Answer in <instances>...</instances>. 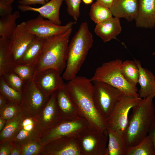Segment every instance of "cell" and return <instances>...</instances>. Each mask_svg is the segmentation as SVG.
I'll use <instances>...</instances> for the list:
<instances>
[{
	"label": "cell",
	"instance_id": "cell-25",
	"mask_svg": "<svg viewBox=\"0 0 155 155\" xmlns=\"http://www.w3.org/2000/svg\"><path fill=\"white\" fill-rule=\"evenodd\" d=\"M15 63L12 58L9 39L0 38V77L12 70Z\"/></svg>",
	"mask_w": 155,
	"mask_h": 155
},
{
	"label": "cell",
	"instance_id": "cell-7",
	"mask_svg": "<svg viewBox=\"0 0 155 155\" xmlns=\"http://www.w3.org/2000/svg\"><path fill=\"white\" fill-rule=\"evenodd\" d=\"M92 82L94 105L99 113L106 119L123 94L118 89L108 84L99 81Z\"/></svg>",
	"mask_w": 155,
	"mask_h": 155
},
{
	"label": "cell",
	"instance_id": "cell-47",
	"mask_svg": "<svg viewBox=\"0 0 155 155\" xmlns=\"http://www.w3.org/2000/svg\"><path fill=\"white\" fill-rule=\"evenodd\" d=\"M152 54L153 55H155V52H153Z\"/></svg>",
	"mask_w": 155,
	"mask_h": 155
},
{
	"label": "cell",
	"instance_id": "cell-48",
	"mask_svg": "<svg viewBox=\"0 0 155 155\" xmlns=\"http://www.w3.org/2000/svg\"><path fill=\"white\" fill-rule=\"evenodd\" d=\"M154 75H155V74Z\"/></svg>",
	"mask_w": 155,
	"mask_h": 155
},
{
	"label": "cell",
	"instance_id": "cell-18",
	"mask_svg": "<svg viewBox=\"0 0 155 155\" xmlns=\"http://www.w3.org/2000/svg\"><path fill=\"white\" fill-rule=\"evenodd\" d=\"M138 11L135 20L136 26L152 28L155 26V0H138Z\"/></svg>",
	"mask_w": 155,
	"mask_h": 155
},
{
	"label": "cell",
	"instance_id": "cell-6",
	"mask_svg": "<svg viewBox=\"0 0 155 155\" xmlns=\"http://www.w3.org/2000/svg\"><path fill=\"white\" fill-rule=\"evenodd\" d=\"M88 128L84 117L78 116L71 120H61L52 127L42 133L39 141L43 145L63 137H77Z\"/></svg>",
	"mask_w": 155,
	"mask_h": 155
},
{
	"label": "cell",
	"instance_id": "cell-28",
	"mask_svg": "<svg viewBox=\"0 0 155 155\" xmlns=\"http://www.w3.org/2000/svg\"><path fill=\"white\" fill-rule=\"evenodd\" d=\"M20 17L18 11H16L11 14L0 19V36L9 39L16 29L17 25L16 21Z\"/></svg>",
	"mask_w": 155,
	"mask_h": 155
},
{
	"label": "cell",
	"instance_id": "cell-26",
	"mask_svg": "<svg viewBox=\"0 0 155 155\" xmlns=\"http://www.w3.org/2000/svg\"><path fill=\"white\" fill-rule=\"evenodd\" d=\"M24 116L21 113L7 121L5 125L0 132V143L12 140L20 129Z\"/></svg>",
	"mask_w": 155,
	"mask_h": 155
},
{
	"label": "cell",
	"instance_id": "cell-14",
	"mask_svg": "<svg viewBox=\"0 0 155 155\" xmlns=\"http://www.w3.org/2000/svg\"><path fill=\"white\" fill-rule=\"evenodd\" d=\"M37 128L42 133L61 120L55 92L52 94L35 118Z\"/></svg>",
	"mask_w": 155,
	"mask_h": 155
},
{
	"label": "cell",
	"instance_id": "cell-17",
	"mask_svg": "<svg viewBox=\"0 0 155 155\" xmlns=\"http://www.w3.org/2000/svg\"><path fill=\"white\" fill-rule=\"evenodd\" d=\"M63 1L51 0L38 8L21 5H19L17 7L22 11H32L38 12L44 18L51 20L56 24L61 25V22L59 18V10Z\"/></svg>",
	"mask_w": 155,
	"mask_h": 155
},
{
	"label": "cell",
	"instance_id": "cell-44",
	"mask_svg": "<svg viewBox=\"0 0 155 155\" xmlns=\"http://www.w3.org/2000/svg\"><path fill=\"white\" fill-rule=\"evenodd\" d=\"M7 122L5 120L0 117V132L4 127Z\"/></svg>",
	"mask_w": 155,
	"mask_h": 155
},
{
	"label": "cell",
	"instance_id": "cell-29",
	"mask_svg": "<svg viewBox=\"0 0 155 155\" xmlns=\"http://www.w3.org/2000/svg\"><path fill=\"white\" fill-rule=\"evenodd\" d=\"M120 70L123 75L129 83L132 85L136 86L138 82L139 71L135 61L127 60L123 62Z\"/></svg>",
	"mask_w": 155,
	"mask_h": 155
},
{
	"label": "cell",
	"instance_id": "cell-11",
	"mask_svg": "<svg viewBox=\"0 0 155 155\" xmlns=\"http://www.w3.org/2000/svg\"><path fill=\"white\" fill-rule=\"evenodd\" d=\"M44 18L39 15L36 18L28 20L25 22L30 32L36 36L44 39L63 33L72 28L76 23V21H75L61 26Z\"/></svg>",
	"mask_w": 155,
	"mask_h": 155
},
{
	"label": "cell",
	"instance_id": "cell-5",
	"mask_svg": "<svg viewBox=\"0 0 155 155\" xmlns=\"http://www.w3.org/2000/svg\"><path fill=\"white\" fill-rule=\"evenodd\" d=\"M123 62L119 59L104 62L96 69L90 79L92 82L106 83L119 90L124 95L139 97L136 86L132 85L121 74L120 68Z\"/></svg>",
	"mask_w": 155,
	"mask_h": 155
},
{
	"label": "cell",
	"instance_id": "cell-23",
	"mask_svg": "<svg viewBox=\"0 0 155 155\" xmlns=\"http://www.w3.org/2000/svg\"><path fill=\"white\" fill-rule=\"evenodd\" d=\"M108 141L106 155H125L127 148L123 132L107 127Z\"/></svg>",
	"mask_w": 155,
	"mask_h": 155
},
{
	"label": "cell",
	"instance_id": "cell-33",
	"mask_svg": "<svg viewBox=\"0 0 155 155\" xmlns=\"http://www.w3.org/2000/svg\"><path fill=\"white\" fill-rule=\"evenodd\" d=\"M1 76L7 84L22 93L26 83L17 74L11 71L5 73Z\"/></svg>",
	"mask_w": 155,
	"mask_h": 155
},
{
	"label": "cell",
	"instance_id": "cell-3",
	"mask_svg": "<svg viewBox=\"0 0 155 155\" xmlns=\"http://www.w3.org/2000/svg\"><path fill=\"white\" fill-rule=\"evenodd\" d=\"M93 42L87 23L82 22L68 45L66 65L62 76L64 80L69 81L77 76Z\"/></svg>",
	"mask_w": 155,
	"mask_h": 155
},
{
	"label": "cell",
	"instance_id": "cell-1",
	"mask_svg": "<svg viewBox=\"0 0 155 155\" xmlns=\"http://www.w3.org/2000/svg\"><path fill=\"white\" fill-rule=\"evenodd\" d=\"M65 86L78 115L86 119L88 128L106 131V119L99 113L94 105V85L90 79L84 76H76L68 81Z\"/></svg>",
	"mask_w": 155,
	"mask_h": 155
},
{
	"label": "cell",
	"instance_id": "cell-16",
	"mask_svg": "<svg viewBox=\"0 0 155 155\" xmlns=\"http://www.w3.org/2000/svg\"><path fill=\"white\" fill-rule=\"evenodd\" d=\"M42 135L36 127L35 119L24 116L20 130L12 140L15 144L22 146L39 140Z\"/></svg>",
	"mask_w": 155,
	"mask_h": 155
},
{
	"label": "cell",
	"instance_id": "cell-27",
	"mask_svg": "<svg viewBox=\"0 0 155 155\" xmlns=\"http://www.w3.org/2000/svg\"><path fill=\"white\" fill-rule=\"evenodd\" d=\"M125 155H155L154 143L150 136L148 134L137 144L127 147Z\"/></svg>",
	"mask_w": 155,
	"mask_h": 155
},
{
	"label": "cell",
	"instance_id": "cell-32",
	"mask_svg": "<svg viewBox=\"0 0 155 155\" xmlns=\"http://www.w3.org/2000/svg\"><path fill=\"white\" fill-rule=\"evenodd\" d=\"M0 93L9 101L20 105L22 100V93L9 86L0 77Z\"/></svg>",
	"mask_w": 155,
	"mask_h": 155
},
{
	"label": "cell",
	"instance_id": "cell-13",
	"mask_svg": "<svg viewBox=\"0 0 155 155\" xmlns=\"http://www.w3.org/2000/svg\"><path fill=\"white\" fill-rule=\"evenodd\" d=\"M36 36L30 32L26 22L18 24L9 38L11 53L14 62H17Z\"/></svg>",
	"mask_w": 155,
	"mask_h": 155
},
{
	"label": "cell",
	"instance_id": "cell-21",
	"mask_svg": "<svg viewBox=\"0 0 155 155\" xmlns=\"http://www.w3.org/2000/svg\"><path fill=\"white\" fill-rule=\"evenodd\" d=\"M138 67L139 76L138 83L140 88L138 92L139 97L144 98L155 96V76L149 70L142 67L140 61L134 59Z\"/></svg>",
	"mask_w": 155,
	"mask_h": 155
},
{
	"label": "cell",
	"instance_id": "cell-34",
	"mask_svg": "<svg viewBox=\"0 0 155 155\" xmlns=\"http://www.w3.org/2000/svg\"><path fill=\"white\" fill-rule=\"evenodd\" d=\"M21 113L20 104L9 101L4 107L0 109V117L7 121Z\"/></svg>",
	"mask_w": 155,
	"mask_h": 155
},
{
	"label": "cell",
	"instance_id": "cell-37",
	"mask_svg": "<svg viewBox=\"0 0 155 155\" xmlns=\"http://www.w3.org/2000/svg\"><path fill=\"white\" fill-rule=\"evenodd\" d=\"M14 145L12 140L5 141L0 143V155H10Z\"/></svg>",
	"mask_w": 155,
	"mask_h": 155
},
{
	"label": "cell",
	"instance_id": "cell-40",
	"mask_svg": "<svg viewBox=\"0 0 155 155\" xmlns=\"http://www.w3.org/2000/svg\"><path fill=\"white\" fill-rule=\"evenodd\" d=\"M10 155H22L21 146L14 143Z\"/></svg>",
	"mask_w": 155,
	"mask_h": 155
},
{
	"label": "cell",
	"instance_id": "cell-39",
	"mask_svg": "<svg viewBox=\"0 0 155 155\" xmlns=\"http://www.w3.org/2000/svg\"><path fill=\"white\" fill-rule=\"evenodd\" d=\"M49 0H19L18 3L20 5H31L40 4L43 5L49 1Z\"/></svg>",
	"mask_w": 155,
	"mask_h": 155
},
{
	"label": "cell",
	"instance_id": "cell-8",
	"mask_svg": "<svg viewBox=\"0 0 155 155\" xmlns=\"http://www.w3.org/2000/svg\"><path fill=\"white\" fill-rule=\"evenodd\" d=\"M77 138L81 155H106L108 139L106 130L88 128Z\"/></svg>",
	"mask_w": 155,
	"mask_h": 155
},
{
	"label": "cell",
	"instance_id": "cell-4",
	"mask_svg": "<svg viewBox=\"0 0 155 155\" xmlns=\"http://www.w3.org/2000/svg\"><path fill=\"white\" fill-rule=\"evenodd\" d=\"M71 28L66 32L46 39L42 55L35 65V71L53 69L61 74L65 69Z\"/></svg>",
	"mask_w": 155,
	"mask_h": 155
},
{
	"label": "cell",
	"instance_id": "cell-31",
	"mask_svg": "<svg viewBox=\"0 0 155 155\" xmlns=\"http://www.w3.org/2000/svg\"><path fill=\"white\" fill-rule=\"evenodd\" d=\"M12 71L26 83L33 79L35 72V66L30 64L15 63Z\"/></svg>",
	"mask_w": 155,
	"mask_h": 155
},
{
	"label": "cell",
	"instance_id": "cell-2",
	"mask_svg": "<svg viewBox=\"0 0 155 155\" xmlns=\"http://www.w3.org/2000/svg\"><path fill=\"white\" fill-rule=\"evenodd\" d=\"M154 97L142 98L132 108L126 127L123 132L127 147L135 146L148 135L150 127L155 121Z\"/></svg>",
	"mask_w": 155,
	"mask_h": 155
},
{
	"label": "cell",
	"instance_id": "cell-42",
	"mask_svg": "<svg viewBox=\"0 0 155 155\" xmlns=\"http://www.w3.org/2000/svg\"><path fill=\"white\" fill-rule=\"evenodd\" d=\"M148 134L150 136L152 140L155 150V121L150 129Z\"/></svg>",
	"mask_w": 155,
	"mask_h": 155
},
{
	"label": "cell",
	"instance_id": "cell-10",
	"mask_svg": "<svg viewBox=\"0 0 155 155\" xmlns=\"http://www.w3.org/2000/svg\"><path fill=\"white\" fill-rule=\"evenodd\" d=\"M142 99L139 97L123 94L106 119L107 127L113 130L124 132L127 124L130 110Z\"/></svg>",
	"mask_w": 155,
	"mask_h": 155
},
{
	"label": "cell",
	"instance_id": "cell-35",
	"mask_svg": "<svg viewBox=\"0 0 155 155\" xmlns=\"http://www.w3.org/2000/svg\"><path fill=\"white\" fill-rule=\"evenodd\" d=\"M43 146L39 140L28 143L21 146L22 155H40Z\"/></svg>",
	"mask_w": 155,
	"mask_h": 155
},
{
	"label": "cell",
	"instance_id": "cell-22",
	"mask_svg": "<svg viewBox=\"0 0 155 155\" xmlns=\"http://www.w3.org/2000/svg\"><path fill=\"white\" fill-rule=\"evenodd\" d=\"M121 31L119 18L115 17L97 24L94 30L95 33L104 42L116 38Z\"/></svg>",
	"mask_w": 155,
	"mask_h": 155
},
{
	"label": "cell",
	"instance_id": "cell-9",
	"mask_svg": "<svg viewBox=\"0 0 155 155\" xmlns=\"http://www.w3.org/2000/svg\"><path fill=\"white\" fill-rule=\"evenodd\" d=\"M50 97L43 93L33 80L26 83L22 93L21 113L24 117L35 118Z\"/></svg>",
	"mask_w": 155,
	"mask_h": 155
},
{
	"label": "cell",
	"instance_id": "cell-24",
	"mask_svg": "<svg viewBox=\"0 0 155 155\" xmlns=\"http://www.w3.org/2000/svg\"><path fill=\"white\" fill-rule=\"evenodd\" d=\"M45 41L46 39L35 36L17 62L35 66L42 53Z\"/></svg>",
	"mask_w": 155,
	"mask_h": 155
},
{
	"label": "cell",
	"instance_id": "cell-30",
	"mask_svg": "<svg viewBox=\"0 0 155 155\" xmlns=\"http://www.w3.org/2000/svg\"><path fill=\"white\" fill-rule=\"evenodd\" d=\"M89 15L91 20L96 24L112 17L113 16L109 8L97 1L92 5Z\"/></svg>",
	"mask_w": 155,
	"mask_h": 155
},
{
	"label": "cell",
	"instance_id": "cell-46",
	"mask_svg": "<svg viewBox=\"0 0 155 155\" xmlns=\"http://www.w3.org/2000/svg\"><path fill=\"white\" fill-rule=\"evenodd\" d=\"M93 0H82V1L86 4H90L92 3Z\"/></svg>",
	"mask_w": 155,
	"mask_h": 155
},
{
	"label": "cell",
	"instance_id": "cell-20",
	"mask_svg": "<svg viewBox=\"0 0 155 155\" xmlns=\"http://www.w3.org/2000/svg\"><path fill=\"white\" fill-rule=\"evenodd\" d=\"M59 111L61 120H71L79 116L65 86L55 92Z\"/></svg>",
	"mask_w": 155,
	"mask_h": 155
},
{
	"label": "cell",
	"instance_id": "cell-41",
	"mask_svg": "<svg viewBox=\"0 0 155 155\" xmlns=\"http://www.w3.org/2000/svg\"><path fill=\"white\" fill-rule=\"evenodd\" d=\"M96 1L104 6L110 8L112 5L114 0H96Z\"/></svg>",
	"mask_w": 155,
	"mask_h": 155
},
{
	"label": "cell",
	"instance_id": "cell-19",
	"mask_svg": "<svg viewBox=\"0 0 155 155\" xmlns=\"http://www.w3.org/2000/svg\"><path fill=\"white\" fill-rule=\"evenodd\" d=\"M138 0H114L109 8L113 15L129 22L135 20L138 11Z\"/></svg>",
	"mask_w": 155,
	"mask_h": 155
},
{
	"label": "cell",
	"instance_id": "cell-45",
	"mask_svg": "<svg viewBox=\"0 0 155 155\" xmlns=\"http://www.w3.org/2000/svg\"><path fill=\"white\" fill-rule=\"evenodd\" d=\"M2 1L9 4H12L14 1V0H0Z\"/></svg>",
	"mask_w": 155,
	"mask_h": 155
},
{
	"label": "cell",
	"instance_id": "cell-12",
	"mask_svg": "<svg viewBox=\"0 0 155 155\" xmlns=\"http://www.w3.org/2000/svg\"><path fill=\"white\" fill-rule=\"evenodd\" d=\"M61 74L55 69H47L35 71L33 80L43 93L50 97L65 86Z\"/></svg>",
	"mask_w": 155,
	"mask_h": 155
},
{
	"label": "cell",
	"instance_id": "cell-15",
	"mask_svg": "<svg viewBox=\"0 0 155 155\" xmlns=\"http://www.w3.org/2000/svg\"><path fill=\"white\" fill-rule=\"evenodd\" d=\"M40 155H81L77 137L60 138L43 146Z\"/></svg>",
	"mask_w": 155,
	"mask_h": 155
},
{
	"label": "cell",
	"instance_id": "cell-38",
	"mask_svg": "<svg viewBox=\"0 0 155 155\" xmlns=\"http://www.w3.org/2000/svg\"><path fill=\"white\" fill-rule=\"evenodd\" d=\"M11 4L5 3L0 0L1 17L6 16L12 13L13 8Z\"/></svg>",
	"mask_w": 155,
	"mask_h": 155
},
{
	"label": "cell",
	"instance_id": "cell-43",
	"mask_svg": "<svg viewBox=\"0 0 155 155\" xmlns=\"http://www.w3.org/2000/svg\"><path fill=\"white\" fill-rule=\"evenodd\" d=\"M8 101L5 97L0 93V109L4 107Z\"/></svg>",
	"mask_w": 155,
	"mask_h": 155
},
{
	"label": "cell",
	"instance_id": "cell-36",
	"mask_svg": "<svg viewBox=\"0 0 155 155\" xmlns=\"http://www.w3.org/2000/svg\"><path fill=\"white\" fill-rule=\"evenodd\" d=\"M64 1L67 5L68 13L76 21L80 15V5L81 0Z\"/></svg>",
	"mask_w": 155,
	"mask_h": 155
}]
</instances>
